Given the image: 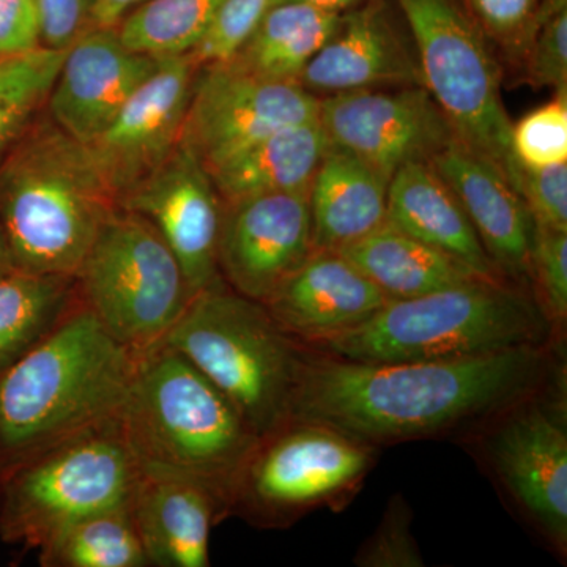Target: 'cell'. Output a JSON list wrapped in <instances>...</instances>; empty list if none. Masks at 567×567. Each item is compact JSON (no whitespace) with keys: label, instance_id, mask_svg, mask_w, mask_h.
I'll return each instance as SVG.
<instances>
[{"label":"cell","instance_id":"cell-1","mask_svg":"<svg viewBox=\"0 0 567 567\" xmlns=\"http://www.w3.org/2000/svg\"><path fill=\"white\" fill-rule=\"evenodd\" d=\"M546 365L544 346L406 363H361L306 346L290 421L333 425L369 445L423 439L528 398Z\"/></svg>","mask_w":567,"mask_h":567},{"label":"cell","instance_id":"cell-2","mask_svg":"<svg viewBox=\"0 0 567 567\" xmlns=\"http://www.w3.org/2000/svg\"><path fill=\"white\" fill-rule=\"evenodd\" d=\"M137 353L78 303L0 375V476L121 412Z\"/></svg>","mask_w":567,"mask_h":567},{"label":"cell","instance_id":"cell-3","mask_svg":"<svg viewBox=\"0 0 567 567\" xmlns=\"http://www.w3.org/2000/svg\"><path fill=\"white\" fill-rule=\"evenodd\" d=\"M117 420L142 472L203 484L229 511L235 477L259 439L192 361L164 342L137 354Z\"/></svg>","mask_w":567,"mask_h":567},{"label":"cell","instance_id":"cell-4","mask_svg":"<svg viewBox=\"0 0 567 567\" xmlns=\"http://www.w3.org/2000/svg\"><path fill=\"white\" fill-rule=\"evenodd\" d=\"M117 207L87 145L40 115L0 164V223L14 270L74 276Z\"/></svg>","mask_w":567,"mask_h":567},{"label":"cell","instance_id":"cell-5","mask_svg":"<svg viewBox=\"0 0 567 567\" xmlns=\"http://www.w3.org/2000/svg\"><path fill=\"white\" fill-rule=\"evenodd\" d=\"M550 327L536 298L507 279L476 278L388 300L363 323L308 347L361 363L458 360L543 347Z\"/></svg>","mask_w":567,"mask_h":567},{"label":"cell","instance_id":"cell-6","mask_svg":"<svg viewBox=\"0 0 567 567\" xmlns=\"http://www.w3.org/2000/svg\"><path fill=\"white\" fill-rule=\"evenodd\" d=\"M163 342L223 391L257 439L289 423L306 346L259 301L213 286L194 295Z\"/></svg>","mask_w":567,"mask_h":567},{"label":"cell","instance_id":"cell-7","mask_svg":"<svg viewBox=\"0 0 567 567\" xmlns=\"http://www.w3.org/2000/svg\"><path fill=\"white\" fill-rule=\"evenodd\" d=\"M140 475L117 416L85 429L0 476V539L40 550L74 522L128 505Z\"/></svg>","mask_w":567,"mask_h":567},{"label":"cell","instance_id":"cell-8","mask_svg":"<svg viewBox=\"0 0 567 567\" xmlns=\"http://www.w3.org/2000/svg\"><path fill=\"white\" fill-rule=\"evenodd\" d=\"M74 279L80 303L137 354L164 341L194 297L162 234L122 207L104 218Z\"/></svg>","mask_w":567,"mask_h":567},{"label":"cell","instance_id":"cell-9","mask_svg":"<svg viewBox=\"0 0 567 567\" xmlns=\"http://www.w3.org/2000/svg\"><path fill=\"white\" fill-rule=\"evenodd\" d=\"M415 48L423 87L458 140L494 159L513 162V122L499 92L498 63L483 29L458 0H394Z\"/></svg>","mask_w":567,"mask_h":567},{"label":"cell","instance_id":"cell-10","mask_svg":"<svg viewBox=\"0 0 567 567\" xmlns=\"http://www.w3.org/2000/svg\"><path fill=\"white\" fill-rule=\"evenodd\" d=\"M372 462V445L357 436L316 421H289L257 440L235 477L229 513L282 527L306 511L346 498Z\"/></svg>","mask_w":567,"mask_h":567},{"label":"cell","instance_id":"cell-11","mask_svg":"<svg viewBox=\"0 0 567 567\" xmlns=\"http://www.w3.org/2000/svg\"><path fill=\"white\" fill-rule=\"evenodd\" d=\"M199 70L178 144L207 171L276 130L319 118V96L298 82L267 80L233 62Z\"/></svg>","mask_w":567,"mask_h":567},{"label":"cell","instance_id":"cell-12","mask_svg":"<svg viewBox=\"0 0 567 567\" xmlns=\"http://www.w3.org/2000/svg\"><path fill=\"white\" fill-rule=\"evenodd\" d=\"M328 141L386 178L409 163H429L451 141L453 126L423 85L365 89L320 99Z\"/></svg>","mask_w":567,"mask_h":567},{"label":"cell","instance_id":"cell-13","mask_svg":"<svg viewBox=\"0 0 567 567\" xmlns=\"http://www.w3.org/2000/svg\"><path fill=\"white\" fill-rule=\"evenodd\" d=\"M196 71L188 54L159 59L114 121L85 144L117 205L177 148Z\"/></svg>","mask_w":567,"mask_h":567},{"label":"cell","instance_id":"cell-14","mask_svg":"<svg viewBox=\"0 0 567 567\" xmlns=\"http://www.w3.org/2000/svg\"><path fill=\"white\" fill-rule=\"evenodd\" d=\"M308 193L260 194L223 204L218 268L227 287L267 303L311 256Z\"/></svg>","mask_w":567,"mask_h":567},{"label":"cell","instance_id":"cell-15","mask_svg":"<svg viewBox=\"0 0 567 567\" xmlns=\"http://www.w3.org/2000/svg\"><path fill=\"white\" fill-rule=\"evenodd\" d=\"M488 439V461L529 522L565 554L567 435L557 417L532 399L503 410Z\"/></svg>","mask_w":567,"mask_h":567},{"label":"cell","instance_id":"cell-16","mask_svg":"<svg viewBox=\"0 0 567 567\" xmlns=\"http://www.w3.org/2000/svg\"><path fill=\"white\" fill-rule=\"evenodd\" d=\"M117 207L156 227L181 262L193 295L224 282L218 268L223 200L204 164L178 144Z\"/></svg>","mask_w":567,"mask_h":567},{"label":"cell","instance_id":"cell-17","mask_svg":"<svg viewBox=\"0 0 567 567\" xmlns=\"http://www.w3.org/2000/svg\"><path fill=\"white\" fill-rule=\"evenodd\" d=\"M128 50L115 29H89L66 50L48 96V115L62 132L89 144L158 66Z\"/></svg>","mask_w":567,"mask_h":567},{"label":"cell","instance_id":"cell-18","mask_svg":"<svg viewBox=\"0 0 567 567\" xmlns=\"http://www.w3.org/2000/svg\"><path fill=\"white\" fill-rule=\"evenodd\" d=\"M316 96L365 89L423 85L412 39L398 28L385 0H365L341 22L298 76Z\"/></svg>","mask_w":567,"mask_h":567},{"label":"cell","instance_id":"cell-19","mask_svg":"<svg viewBox=\"0 0 567 567\" xmlns=\"http://www.w3.org/2000/svg\"><path fill=\"white\" fill-rule=\"evenodd\" d=\"M429 164L456 194L503 276L509 281L532 278L536 223L502 167L458 137L432 156Z\"/></svg>","mask_w":567,"mask_h":567},{"label":"cell","instance_id":"cell-20","mask_svg":"<svg viewBox=\"0 0 567 567\" xmlns=\"http://www.w3.org/2000/svg\"><path fill=\"white\" fill-rule=\"evenodd\" d=\"M388 300L341 252L315 249L264 306L284 333L311 346L363 323Z\"/></svg>","mask_w":567,"mask_h":567},{"label":"cell","instance_id":"cell-21","mask_svg":"<svg viewBox=\"0 0 567 567\" xmlns=\"http://www.w3.org/2000/svg\"><path fill=\"white\" fill-rule=\"evenodd\" d=\"M130 511L148 565L156 567L210 566L213 525L229 516L226 503L203 484L142 470Z\"/></svg>","mask_w":567,"mask_h":567},{"label":"cell","instance_id":"cell-22","mask_svg":"<svg viewBox=\"0 0 567 567\" xmlns=\"http://www.w3.org/2000/svg\"><path fill=\"white\" fill-rule=\"evenodd\" d=\"M385 223L456 257L483 278L507 279L488 256L456 194L429 163H409L395 171L388 185Z\"/></svg>","mask_w":567,"mask_h":567},{"label":"cell","instance_id":"cell-23","mask_svg":"<svg viewBox=\"0 0 567 567\" xmlns=\"http://www.w3.org/2000/svg\"><path fill=\"white\" fill-rule=\"evenodd\" d=\"M390 178L331 145L309 186L315 249L342 251L386 221Z\"/></svg>","mask_w":567,"mask_h":567},{"label":"cell","instance_id":"cell-24","mask_svg":"<svg viewBox=\"0 0 567 567\" xmlns=\"http://www.w3.org/2000/svg\"><path fill=\"white\" fill-rule=\"evenodd\" d=\"M331 144L319 118L276 130L208 169L223 204L270 193L309 192Z\"/></svg>","mask_w":567,"mask_h":567},{"label":"cell","instance_id":"cell-25","mask_svg":"<svg viewBox=\"0 0 567 567\" xmlns=\"http://www.w3.org/2000/svg\"><path fill=\"white\" fill-rule=\"evenodd\" d=\"M390 300H409L483 278L456 257L383 224L339 251Z\"/></svg>","mask_w":567,"mask_h":567},{"label":"cell","instance_id":"cell-26","mask_svg":"<svg viewBox=\"0 0 567 567\" xmlns=\"http://www.w3.org/2000/svg\"><path fill=\"white\" fill-rule=\"evenodd\" d=\"M341 18V13L306 3H275L229 62L267 80L297 82L309 61L333 37Z\"/></svg>","mask_w":567,"mask_h":567},{"label":"cell","instance_id":"cell-27","mask_svg":"<svg viewBox=\"0 0 567 567\" xmlns=\"http://www.w3.org/2000/svg\"><path fill=\"white\" fill-rule=\"evenodd\" d=\"M80 303L74 276L14 270L0 279V375Z\"/></svg>","mask_w":567,"mask_h":567},{"label":"cell","instance_id":"cell-28","mask_svg":"<svg viewBox=\"0 0 567 567\" xmlns=\"http://www.w3.org/2000/svg\"><path fill=\"white\" fill-rule=\"evenodd\" d=\"M43 567H147L130 503L74 522L40 548Z\"/></svg>","mask_w":567,"mask_h":567},{"label":"cell","instance_id":"cell-29","mask_svg":"<svg viewBox=\"0 0 567 567\" xmlns=\"http://www.w3.org/2000/svg\"><path fill=\"white\" fill-rule=\"evenodd\" d=\"M224 0H147L123 20L117 35L128 50L155 59L189 54Z\"/></svg>","mask_w":567,"mask_h":567},{"label":"cell","instance_id":"cell-30","mask_svg":"<svg viewBox=\"0 0 567 567\" xmlns=\"http://www.w3.org/2000/svg\"><path fill=\"white\" fill-rule=\"evenodd\" d=\"M66 50H39L0 59V164L47 107Z\"/></svg>","mask_w":567,"mask_h":567},{"label":"cell","instance_id":"cell-31","mask_svg":"<svg viewBox=\"0 0 567 567\" xmlns=\"http://www.w3.org/2000/svg\"><path fill=\"white\" fill-rule=\"evenodd\" d=\"M516 47L533 84L567 91V0L539 2Z\"/></svg>","mask_w":567,"mask_h":567},{"label":"cell","instance_id":"cell-32","mask_svg":"<svg viewBox=\"0 0 567 567\" xmlns=\"http://www.w3.org/2000/svg\"><path fill=\"white\" fill-rule=\"evenodd\" d=\"M511 151L529 167L567 163V91L513 123Z\"/></svg>","mask_w":567,"mask_h":567},{"label":"cell","instance_id":"cell-33","mask_svg":"<svg viewBox=\"0 0 567 567\" xmlns=\"http://www.w3.org/2000/svg\"><path fill=\"white\" fill-rule=\"evenodd\" d=\"M271 6L274 0H224L207 32L188 54L196 69L233 61Z\"/></svg>","mask_w":567,"mask_h":567},{"label":"cell","instance_id":"cell-34","mask_svg":"<svg viewBox=\"0 0 567 567\" xmlns=\"http://www.w3.org/2000/svg\"><path fill=\"white\" fill-rule=\"evenodd\" d=\"M503 173L527 204L537 226L567 230V163L529 167L514 158Z\"/></svg>","mask_w":567,"mask_h":567},{"label":"cell","instance_id":"cell-35","mask_svg":"<svg viewBox=\"0 0 567 567\" xmlns=\"http://www.w3.org/2000/svg\"><path fill=\"white\" fill-rule=\"evenodd\" d=\"M354 565L361 567H421L423 555L412 533V509L404 496L388 502L374 535L358 550Z\"/></svg>","mask_w":567,"mask_h":567},{"label":"cell","instance_id":"cell-36","mask_svg":"<svg viewBox=\"0 0 567 567\" xmlns=\"http://www.w3.org/2000/svg\"><path fill=\"white\" fill-rule=\"evenodd\" d=\"M532 278L536 301L548 322L565 323L567 317V230L537 226L532 251Z\"/></svg>","mask_w":567,"mask_h":567},{"label":"cell","instance_id":"cell-37","mask_svg":"<svg viewBox=\"0 0 567 567\" xmlns=\"http://www.w3.org/2000/svg\"><path fill=\"white\" fill-rule=\"evenodd\" d=\"M93 0H35L41 43L51 50H69L92 22Z\"/></svg>","mask_w":567,"mask_h":567},{"label":"cell","instance_id":"cell-38","mask_svg":"<svg viewBox=\"0 0 567 567\" xmlns=\"http://www.w3.org/2000/svg\"><path fill=\"white\" fill-rule=\"evenodd\" d=\"M41 47L35 0H0V59L25 54Z\"/></svg>","mask_w":567,"mask_h":567},{"label":"cell","instance_id":"cell-39","mask_svg":"<svg viewBox=\"0 0 567 567\" xmlns=\"http://www.w3.org/2000/svg\"><path fill=\"white\" fill-rule=\"evenodd\" d=\"M539 0H466V9L481 29L514 44L532 21Z\"/></svg>","mask_w":567,"mask_h":567},{"label":"cell","instance_id":"cell-40","mask_svg":"<svg viewBox=\"0 0 567 567\" xmlns=\"http://www.w3.org/2000/svg\"><path fill=\"white\" fill-rule=\"evenodd\" d=\"M147 0H93V28L114 29L130 10L137 9Z\"/></svg>","mask_w":567,"mask_h":567},{"label":"cell","instance_id":"cell-41","mask_svg":"<svg viewBox=\"0 0 567 567\" xmlns=\"http://www.w3.org/2000/svg\"><path fill=\"white\" fill-rule=\"evenodd\" d=\"M282 2L306 3V6L316 7V9L342 14L354 9V7L361 6L365 0H274V6Z\"/></svg>","mask_w":567,"mask_h":567},{"label":"cell","instance_id":"cell-42","mask_svg":"<svg viewBox=\"0 0 567 567\" xmlns=\"http://www.w3.org/2000/svg\"><path fill=\"white\" fill-rule=\"evenodd\" d=\"M13 271L14 265L13 259H11L9 240H7L6 230H3L2 223H0V279L13 274Z\"/></svg>","mask_w":567,"mask_h":567}]
</instances>
